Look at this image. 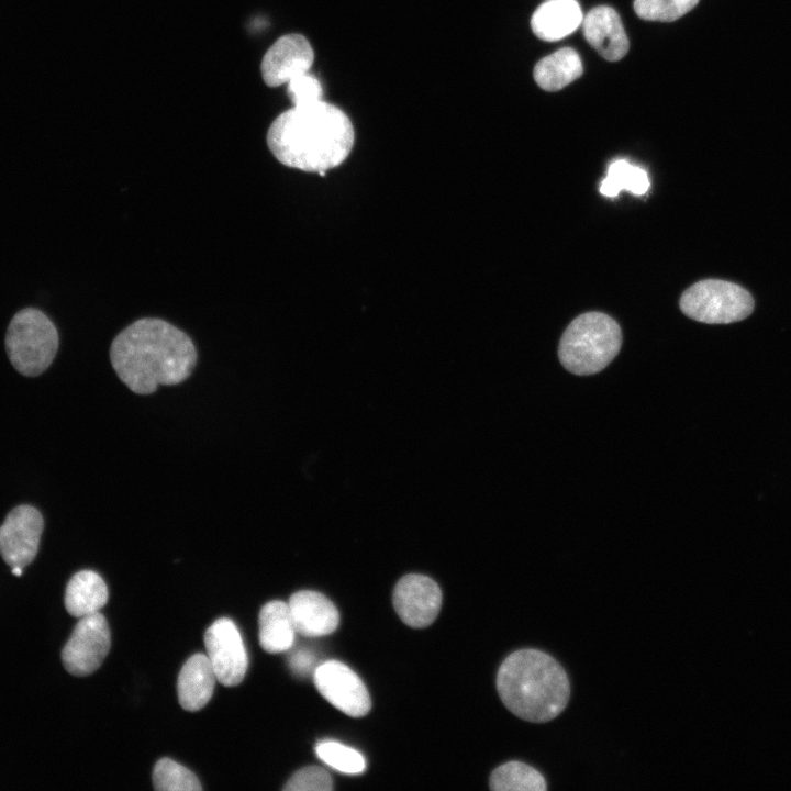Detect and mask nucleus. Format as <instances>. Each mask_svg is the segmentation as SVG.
Returning a JSON list of instances; mask_svg holds the SVG:
<instances>
[{"instance_id":"nucleus-1","label":"nucleus","mask_w":791,"mask_h":791,"mask_svg":"<svg viewBox=\"0 0 791 791\" xmlns=\"http://www.w3.org/2000/svg\"><path fill=\"white\" fill-rule=\"evenodd\" d=\"M197 349L191 338L169 322L140 319L113 339L110 359L120 380L137 394L159 385H177L193 371Z\"/></svg>"},{"instance_id":"nucleus-2","label":"nucleus","mask_w":791,"mask_h":791,"mask_svg":"<svg viewBox=\"0 0 791 791\" xmlns=\"http://www.w3.org/2000/svg\"><path fill=\"white\" fill-rule=\"evenodd\" d=\"M355 140L352 121L326 101L293 105L267 131V145L282 165L307 172H324L341 165Z\"/></svg>"},{"instance_id":"nucleus-3","label":"nucleus","mask_w":791,"mask_h":791,"mask_svg":"<svg viewBox=\"0 0 791 791\" xmlns=\"http://www.w3.org/2000/svg\"><path fill=\"white\" fill-rule=\"evenodd\" d=\"M497 690L514 715L534 723L558 716L570 697L565 669L550 655L537 649L510 654L498 670Z\"/></svg>"},{"instance_id":"nucleus-4","label":"nucleus","mask_w":791,"mask_h":791,"mask_svg":"<svg viewBox=\"0 0 791 791\" xmlns=\"http://www.w3.org/2000/svg\"><path fill=\"white\" fill-rule=\"evenodd\" d=\"M622 345L620 325L602 312L577 316L565 330L558 347L561 365L575 375L586 376L605 368Z\"/></svg>"},{"instance_id":"nucleus-5","label":"nucleus","mask_w":791,"mask_h":791,"mask_svg":"<svg viewBox=\"0 0 791 791\" xmlns=\"http://www.w3.org/2000/svg\"><path fill=\"white\" fill-rule=\"evenodd\" d=\"M5 348L13 367L24 376H37L52 364L58 348V333L42 311L26 308L11 320Z\"/></svg>"},{"instance_id":"nucleus-6","label":"nucleus","mask_w":791,"mask_h":791,"mask_svg":"<svg viewBox=\"0 0 791 791\" xmlns=\"http://www.w3.org/2000/svg\"><path fill=\"white\" fill-rule=\"evenodd\" d=\"M679 307L694 321L728 324L749 316L754 310V299L745 288L734 282L705 279L683 291Z\"/></svg>"},{"instance_id":"nucleus-7","label":"nucleus","mask_w":791,"mask_h":791,"mask_svg":"<svg viewBox=\"0 0 791 791\" xmlns=\"http://www.w3.org/2000/svg\"><path fill=\"white\" fill-rule=\"evenodd\" d=\"M110 646L105 617L99 612L82 616L62 650L63 665L74 676L90 675L101 666Z\"/></svg>"},{"instance_id":"nucleus-8","label":"nucleus","mask_w":791,"mask_h":791,"mask_svg":"<svg viewBox=\"0 0 791 791\" xmlns=\"http://www.w3.org/2000/svg\"><path fill=\"white\" fill-rule=\"evenodd\" d=\"M204 645L216 680L226 687L239 684L247 671L248 657L234 622L227 617L213 622L204 633Z\"/></svg>"},{"instance_id":"nucleus-9","label":"nucleus","mask_w":791,"mask_h":791,"mask_svg":"<svg viewBox=\"0 0 791 791\" xmlns=\"http://www.w3.org/2000/svg\"><path fill=\"white\" fill-rule=\"evenodd\" d=\"M317 691L333 706L352 716L366 715L371 706L368 690L361 679L345 664L328 660L314 669Z\"/></svg>"},{"instance_id":"nucleus-10","label":"nucleus","mask_w":791,"mask_h":791,"mask_svg":"<svg viewBox=\"0 0 791 791\" xmlns=\"http://www.w3.org/2000/svg\"><path fill=\"white\" fill-rule=\"evenodd\" d=\"M44 522L31 505L11 510L0 526V555L11 568L26 567L36 556Z\"/></svg>"},{"instance_id":"nucleus-11","label":"nucleus","mask_w":791,"mask_h":791,"mask_svg":"<svg viewBox=\"0 0 791 791\" xmlns=\"http://www.w3.org/2000/svg\"><path fill=\"white\" fill-rule=\"evenodd\" d=\"M392 600L400 619L411 627L421 628L436 619L441 610L442 591L433 579L412 573L398 581Z\"/></svg>"},{"instance_id":"nucleus-12","label":"nucleus","mask_w":791,"mask_h":791,"mask_svg":"<svg viewBox=\"0 0 791 791\" xmlns=\"http://www.w3.org/2000/svg\"><path fill=\"white\" fill-rule=\"evenodd\" d=\"M314 62V51L301 34L279 37L266 52L260 65L265 83L278 87L308 73Z\"/></svg>"},{"instance_id":"nucleus-13","label":"nucleus","mask_w":791,"mask_h":791,"mask_svg":"<svg viewBox=\"0 0 791 791\" xmlns=\"http://www.w3.org/2000/svg\"><path fill=\"white\" fill-rule=\"evenodd\" d=\"M296 633L305 637H320L333 633L339 623V613L324 594L301 590L288 602Z\"/></svg>"},{"instance_id":"nucleus-14","label":"nucleus","mask_w":791,"mask_h":791,"mask_svg":"<svg viewBox=\"0 0 791 791\" xmlns=\"http://www.w3.org/2000/svg\"><path fill=\"white\" fill-rule=\"evenodd\" d=\"M587 42L605 59L623 58L630 47L628 38L617 12L606 5L593 8L582 20Z\"/></svg>"},{"instance_id":"nucleus-15","label":"nucleus","mask_w":791,"mask_h":791,"mask_svg":"<svg viewBox=\"0 0 791 791\" xmlns=\"http://www.w3.org/2000/svg\"><path fill=\"white\" fill-rule=\"evenodd\" d=\"M216 676L204 654L192 655L182 666L177 681L180 705L187 711L202 709L212 698Z\"/></svg>"},{"instance_id":"nucleus-16","label":"nucleus","mask_w":791,"mask_h":791,"mask_svg":"<svg viewBox=\"0 0 791 791\" xmlns=\"http://www.w3.org/2000/svg\"><path fill=\"white\" fill-rule=\"evenodd\" d=\"M582 20V11L576 0H548L534 11L531 27L541 40L554 42L576 31Z\"/></svg>"},{"instance_id":"nucleus-17","label":"nucleus","mask_w":791,"mask_h":791,"mask_svg":"<svg viewBox=\"0 0 791 791\" xmlns=\"http://www.w3.org/2000/svg\"><path fill=\"white\" fill-rule=\"evenodd\" d=\"M108 597V588L101 576L92 570H81L67 583L65 606L70 615L80 619L99 612L107 604Z\"/></svg>"},{"instance_id":"nucleus-18","label":"nucleus","mask_w":791,"mask_h":791,"mask_svg":"<svg viewBox=\"0 0 791 791\" xmlns=\"http://www.w3.org/2000/svg\"><path fill=\"white\" fill-rule=\"evenodd\" d=\"M259 644L264 650L278 654L291 648L296 630L288 603L270 601L266 603L258 616Z\"/></svg>"},{"instance_id":"nucleus-19","label":"nucleus","mask_w":791,"mask_h":791,"mask_svg":"<svg viewBox=\"0 0 791 791\" xmlns=\"http://www.w3.org/2000/svg\"><path fill=\"white\" fill-rule=\"evenodd\" d=\"M581 74V59L578 53L570 47L560 48L542 58L534 68L536 83L546 91L560 90Z\"/></svg>"},{"instance_id":"nucleus-20","label":"nucleus","mask_w":791,"mask_h":791,"mask_svg":"<svg viewBox=\"0 0 791 791\" xmlns=\"http://www.w3.org/2000/svg\"><path fill=\"white\" fill-rule=\"evenodd\" d=\"M489 786L494 791H544V777L533 767L521 761H509L495 768Z\"/></svg>"},{"instance_id":"nucleus-21","label":"nucleus","mask_w":791,"mask_h":791,"mask_svg":"<svg viewBox=\"0 0 791 791\" xmlns=\"http://www.w3.org/2000/svg\"><path fill=\"white\" fill-rule=\"evenodd\" d=\"M650 182L647 172L630 164L625 159H617L608 169L606 177L600 185V193L605 197H615L622 189L633 194L642 196L649 189Z\"/></svg>"},{"instance_id":"nucleus-22","label":"nucleus","mask_w":791,"mask_h":791,"mask_svg":"<svg viewBox=\"0 0 791 791\" xmlns=\"http://www.w3.org/2000/svg\"><path fill=\"white\" fill-rule=\"evenodd\" d=\"M153 784L159 791H199L202 789L197 776L180 764L163 758L153 770Z\"/></svg>"},{"instance_id":"nucleus-23","label":"nucleus","mask_w":791,"mask_h":791,"mask_svg":"<svg viewBox=\"0 0 791 791\" xmlns=\"http://www.w3.org/2000/svg\"><path fill=\"white\" fill-rule=\"evenodd\" d=\"M315 753L322 761L344 773H360L366 767L359 751L335 740L319 742Z\"/></svg>"},{"instance_id":"nucleus-24","label":"nucleus","mask_w":791,"mask_h":791,"mask_svg":"<svg viewBox=\"0 0 791 791\" xmlns=\"http://www.w3.org/2000/svg\"><path fill=\"white\" fill-rule=\"evenodd\" d=\"M699 0H635L636 14L647 21L672 22L692 10Z\"/></svg>"},{"instance_id":"nucleus-25","label":"nucleus","mask_w":791,"mask_h":791,"mask_svg":"<svg viewBox=\"0 0 791 791\" xmlns=\"http://www.w3.org/2000/svg\"><path fill=\"white\" fill-rule=\"evenodd\" d=\"M333 780L322 767L308 766L298 770L286 783V791H330Z\"/></svg>"},{"instance_id":"nucleus-26","label":"nucleus","mask_w":791,"mask_h":791,"mask_svg":"<svg viewBox=\"0 0 791 791\" xmlns=\"http://www.w3.org/2000/svg\"><path fill=\"white\" fill-rule=\"evenodd\" d=\"M287 92L293 105H301L322 100L323 88L320 80L308 71L291 79Z\"/></svg>"},{"instance_id":"nucleus-27","label":"nucleus","mask_w":791,"mask_h":791,"mask_svg":"<svg viewBox=\"0 0 791 791\" xmlns=\"http://www.w3.org/2000/svg\"><path fill=\"white\" fill-rule=\"evenodd\" d=\"M290 667L300 675H305L314 662V656L307 650H298L290 657Z\"/></svg>"},{"instance_id":"nucleus-28","label":"nucleus","mask_w":791,"mask_h":791,"mask_svg":"<svg viewBox=\"0 0 791 791\" xmlns=\"http://www.w3.org/2000/svg\"><path fill=\"white\" fill-rule=\"evenodd\" d=\"M22 569H23V568H21V567H13V568H12V573H13L14 576H19V577H20V576L22 575Z\"/></svg>"}]
</instances>
